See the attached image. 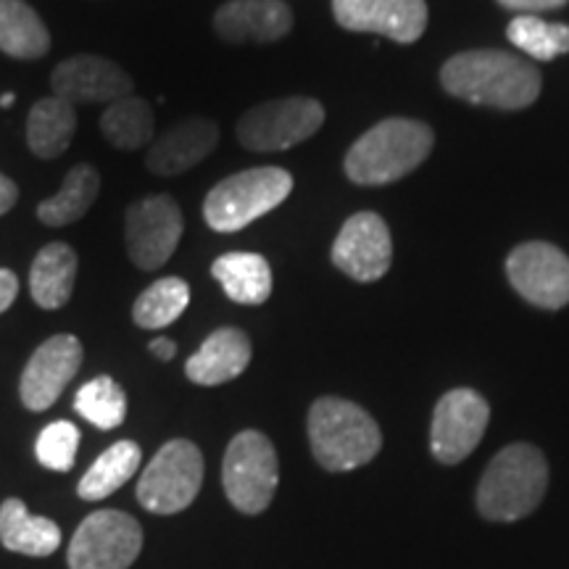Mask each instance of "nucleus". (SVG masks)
<instances>
[{
  "mask_svg": "<svg viewBox=\"0 0 569 569\" xmlns=\"http://www.w3.org/2000/svg\"><path fill=\"white\" fill-rule=\"evenodd\" d=\"M440 82L453 98L488 109H528L540 96V71L507 51H467L446 61Z\"/></svg>",
  "mask_w": 569,
  "mask_h": 569,
  "instance_id": "f257e3e1",
  "label": "nucleus"
},
{
  "mask_svg": "<svg viewBox=\"0 0 569 569\" xmlns=\"http://www.w3.org/2000/svg\"><path fill=\"white\" fill-rule=\"evenodd\" d=\"M549 490V461L530 443H511L490 459L478 486V511L490 522L532 515Z\"/></svg>",
  "mask_w": 569,
  "mask_h": 569,
  "instance_id": "f03ea898",
  "label": "nucleus"
},
{
  "mask_svg": "<svg viewBox=\"0 0 569 569\" xmlns=\"http://www.w3.org/2000/svg\"><path fill=\"white\" fill-rule=\"evenodd\" d=\"M309 443L327 472H351L380 453L382 432L359 403L325 396L309 409Z\"/></svg>",
  "mask_w": 569,
  "mask_h": 569,
  "instance_id": "7ed1b4c3",
  "label": "nucleus"
},
{
  "mask_svg": "<svg viewBox=\"0 0 569 569\" xmlns=\"http://www.w3.org/2000/svg\"><path fill=\"white\" fill-rule=\"evenodd\" d=\"M436 134L415 119H386L361 134L346 153V174L356 184H390L422 167Z\"/></svg>",
  "mask_w": 569,
  "mask_h": 569,
  "instance_id": "20e7f679",
  "label": "nucleus"
},
{
  "mask_svg": "<svg viewBox=\"0 0 569 569\" xmlns=\"http://www.w3.org/2000/svg\"><path fill=\"white\" fill-rule=\"evenodd\" d=\"M293 193V177L280 167H259L227 177L206 196L203 219L217 232H238L274 211Z\"/></svg>",
  "mask_w": 569,
  "mask_h": 569,
  "instance_id": "39448f33",
  "label": "nucleus"
},
{
  "mask_svg": "<svg viewBox=\"0 0 569 569\" xmlns=\"http://www.w3.org/2000/svg\"><path fill=\"white\" fill-rule=\"evenodd\" d=\"M280 461L264 432L243 430L230 440L222 461V486L230 503L243 515H261L277 493Z\"/></svg>",
  "mask_w": 569,
  "mask_h": 569,
  "instance_id": "423d86ee",
  "label": "nucleus"
},
{
  "mask_svg": "<svg viewBox=\"0 0 569 569\" xmlns=\"http://www.w3.org/2000/svg\"><path fill=\"white\" fill-rule=\"evenodd\" d=\"M203 486V453L177 438L159 448L138 482V501L153 515H177L196 501Z\"/></svg>",
  "mask_w": 569,
  "mask_h": 569,
  "instance_id": "0eeeda50",
  "label": "nucleus"
},
{
  "mask_svg": "<svg viewBox=\"0 0 569 569\" xmlns=\"http://www.w3.org/2000/svg\"><path fill=\"white\" fill-rule=\"evenodd\" d=\"M325 124V109L315 98H280L256 106L238 122L240 146L256 153L288 151L309 140Z\"/></svg>",
  "mask_w": 569,
  "mask_h": 569,
  "instance_id": "6e6552de",
  "label": "nucleus"
},
{
  "mask_svg": "<svg viewBox=\"0 0 569 569\" xmlns=\"http://www.w3.org/2000/svg\"><path fill=\"white\" fill-rule=\"evenodd\" d=\"M142 528L124 511L101 509L82 519L69 543V569H130L140 557Z\"/></svg>",
  "mask_w": 569,
  "mask_h": 569,
  "instance_id": "1a4fd4ad",
  "label": "nucleus"
},
{
  "mask_svg": "<svg viewBox=\"0 0 569 569\" xmlns=\"http://www.w3.org/2000/svg\"><path fill=\"white\" fill-rule=\"evenodd\" d=\"M184 219L180 206L169 196H151L134 201L124 217V240L132 264L153 272L172 259L180 246Z\"/></svg>",
  "mask_w": 569,
  "mask_h": 569,
  "instance_id": "9d476101",
  "label": "nucleus"
},
{
  "mask_svg": "<svg viewBox=\"0 0 569 569\" xmlns=\"http://www.w3.org/2000/svg\"><path fill=\"white\" fill-rule=\"evenodd\" d=\"M490 407L478 390L457 388L436 403L430 425V451L440 465H459L480 446Z\"/></svg>",
  "mask_w": 569,
  "mask_h": 569,
  "instance_id": "9b49d317",
  "label": "nucleus"
},
{
  "mask_svg": "<svg viewBox=\"0 0 569 569\" xmlns=\"http://www.w3.org/2000/svg\"><path fill=\"white\" fill-rule=\"evenodd\" d=\"M509 282L538 309H565L569 303V259L551 243H522L507 259Z\"/></svg>",
  "mask_w": 569,
  "mask_h": 569,
  "instance_id": "f8f14e48",
  "label": "nucleus"
},
{
  "mask_svg": "<svg viewBox=\"0 0 569 569\" xmlns=\"http://www.w3.org/2000/svg\"><path fill=\"white\" fill-rule=\"evenodd\" d=\"M393 240L388 224L372 211H359L343 224L332 243V264L356 282H375L388 274Z\"/></svg>",
  "mask_w": 569,
  "mask_h": 569,
  "instance_id": "ddd939ff",
  "label": "nucleus"
},
{
  "mask_svg": "<svg viewBox=\"0 0 569 569\" xmlns=\"http://www.w3.org/2000/svg\"><path fill=\"white\" fill-rule=\"evenodd\" d=\"M84 359L82 343L74 336H53L30 356L21 372L19 396L30 411L51 409L71 377L80 372Z\"/></svg>",
  "mask_w": 569,
  "mask_h": 569,
  "instance_id": "4468645a",
  "label": "nucleus"
},
{
  "mask_svg": "<svg viewBox=\"0 0 569 569\" xmlns=\"http://www.w3.org/2000/svg\"><path fill=\"white\" fill-rule=\"evenodd\" d=\"M332 13L348 32L382 34L403 46L427 30L425 0H332Z\"/></svg>",
  "mask_w": 569,
  "mask_h": 569,
  "instance_id": "2eb2a0df",
  "label": "nucleus"
},
{
  "mask_svg": "<svg viewBox=\"0 0 569 569\" xmlns=\"http://www.w3.org/2000/svg\"><path fill=\"white\" fill-rule=\"evenodd\" d=\"M51 88L56 98L77 103H113L132 96V77L103 56H71L53 69Z\"/></svg>",
  "mask_w": 569,
  "mask_h": 569,
  "instance_id": "dca6fc26",
  "label": "nucleus"
},
{
  "mask_svg": "<svg viewBox=\"0 0 569 569\" xmlns=\"http://www.w3.org/2000/svg\"><path fill=\"white\" fill-rule=\"evenodd\" d=\"M213 30L227 42H274L293 30V11L282 0H230L213 13Z\"/></svg>",
  "mask_w": 569,
  "mask_h": 569,
  "instance_id": "f3484780",
  "label": "nucleus"
},
{
  "mask_svg": "<svg viewBox=\"0 0 569 569\" xmlns=\"http://www.w3.org/2000/svg\"><path fill=\"white\" fill-rule=\"evenodd\" d=\"M217 142L219 127L211 119L190 117L153 142L146 156V167L159 177L182 174L211 156Z\"/></svg>",
  "mask_w": 569,
  "mask_h": 569,
  "instance_id": "a211bd4d",
  "label": "nucleus"
},
{
  "mask_svg": "<svg viewBox=\"0 0 569 569\" xmlns=\"http://www.w3.org/2000/svg\"><path fill=\"white\" fill-rule=\"evenodd\" d=\"M251 340L238 327H222L203 340V346L190 356L184 365V375L196 386H224L246 372L251 365Z\"/></svg>",
  "mask_w": 569,
  "mask_h": 569,
  "instance_id": "6ab92c4d",
  "label": "nucleus"
},
{
  "mask_svg": "<svg viewBox=\"0 0 569 569\" xmlns=\"http://www.w3.org/2000/svg\"><path fill=\"white\" fill-rule=\"evenodd\" d=\"M211 277L222 284L224 296L240 306H261L272 296V267L261 253L219 256L211 264Z\"/></svg>",
  "mask_w": 569,
  "mask_h": 569,
  "instance_id": "aec40b11",
  "label": "nucleus"
},
{
  "mask_svg": "<svg viewBox=\"0 0 569 569\" xmlns=\"http://www.w3.org/2000/svg\"><path fill=\"white\" fill-rule=\"evenodd\" d=\"M0 543L24 557H51L61 546V528L48 517H34L19 498H6L0 507Z\"/></svg>",
  "mask_w": 569,
  "mask_h": 569,
  "instance_id": "412c9836",
  "label": "nucleus"
},
{
  "mask_svg": "<svg viewBox=\"0 0 569 569\" xmlns=\"http://www.w3.org/2000/svg\"><path fill=\"white\" fill-rule=\"evenodd\" d=\"M77 253L67 243H48L34 256L30 269V293L40 309L56 311L69 303L77 280Z\"/></svg>",
  "mask_w": 569,
  "mask_h": 569,
  "instance_id": "4be33fe9",
  "label": "nucleus"
},
{
  "mask_svg": "<svg viewBox=\"0 0 569 569\" xmlns=\"http://www.w3.org/2000/svg\"><path fill=\"white\" fill-rule=\"evenodd\" d=\"M77 132V111L63 98H40L27 117V146L38 159H59Z\"/></svg>",
  "mask_w": 569,
  "mask_h": 569,
  "instance_id": "5701e85b",
  "label": "nucleus"
},
{
  "mask_svg": "<svg viewBox=\"0 0 569 569\" xmlns=\"http://www.w3.org/2000/svg\"><path fill=\"white\" fill-rule=\"evenodd\" d=\"M0 51L11 59H40L51 51V34L24 0H0Z\"/></svg>",
  "mask_w": 569,
  "mask_h": 569,
  "instance_id": "b1692460",
  "label": "nucleus"
},
{
  "mask_svg": "<svg viewBox=\"0 0 569 569\" xmlns=\"http://www.w3.org/2000/svg\"><path fill=\"white\" fill-rule=\"evenodd\" d=\"M101 193V174L90 163H77L63 177L61 190L51 198H46L38 206V219L48 227H69L80 222L90 206L96 203Z\"/></svg>",
  "mask_w": 569,
  "mask_h": 569,
  "instance_id": "393cba45",
  "label": "nucleus"
},
{
  "mask_svg": "<svg viewBox=\"0 0 569 569\" xmlns=\"http://www.w3.org/2000/svg\"><path fill=\"white\" fill-rule=\"evenodd\" d=\"M142 451L134 440H117L111 448L92 461V467L82 475L77 493L84 501H101L117 493L124 482L132 480V475L140 469Z\"/></svg>",
  "mask_w": 569,
  "mask_h": 569,
  "instance_id": "a878e982",
  "label": "nucleus"
},
{
  "mask_svg": "<svg viewBox=\"0 0 569 569\" xmlns=\"http://www.w3.org/2000/svg\"><path fill=\"white\" fill-rule=\"evenodd\" d=\"M101 132L119 151H138L153 140V111L142 98L127 96L106 106Z\"/></svg>",
  "mask_w": 569,
  "mask_h": 569,
  "instance_id": "bb28decb",
  "label": "nucleus"
},
{
  "mask_svg": "<svg viewBox=\"0 0 569 569\" xmlns=\"http://www.w3.org/2000/svg\"><path fill=\"white\" fill-rule=\"evenodd\" d=\"M188 303L190 284L180 277H163L138 296L132 306V319L142 330H163L184 315Z\"/></svg>",
  "mask_w": 569,
  "mask_h": 569,
  "instance_id": "cd10ccee",
  "label": "nucleus"
},
{
  "mask_svg": "<svg viewBox=\"0 0 569 569\" xmlns=\"http://www.w3.org/2000/svg\"><path fill=\"white\" fill-rule=\"evenodd\" d=\"M74 409L90 425L101 427V430H113L127 419V393L109 375L92 377L90 382H84L77 390Z\"/></svg>",
  "mask_w": 569,
  "mask_h": 569,
  "instance_id": "c85d7f7f",
  "label": "nucleus"
},
{
  "mask_svg": "<svg viewBox=\"0 0 569 569\" xmlns=\"http://www.w3.org/2000/svg\"><path fill=\"white\" fill-rule=\"evenodd\" d=\"M507 38L511 40V46H517L519 51L538 61H553L569 53V27L530 17V13L511 19Z\"/></svg>",
  "mask_w": 569,
  "mask_h": 569,
  "instance_id": "c756f323",
  "label": "nucleus"
},
{
  "mask_svg": "<svg viewBox=\"0 0 569 569\" xmlns=\"http://www.w3.org/2000/svg\"><path fill=\"white\" fill-rule=\"evenodd\" d=\"M77 448H80V430L71 422H53L40 432L38 446V461L42 467L53 469V472H69L74 467Z\"/></svg>",
  "mask_w": 569,
  "mask_h": 569,
  "instance_id": "7c9ffc66",
  "label": "nucleus"
},
{
  "mask_svg": "<svg viewBox=\"0 0 569 569\" xmlns=\"http://www.w3.org/2000/svg\"><path fill=\"white\" fill-rule=\"evenodd\" d=\"M498 3L503 6V9L509 11H517L519 17L522 13H538V11H553V9H561V6H567L569 0H498Z\"/></svg>",
  "mask_w": 569,
  "mask_h": 569,
  "instance_id": "2f4dec72",
  "label": "nucleus"
},
{
  "mask_svg": "<svg viewBox=\"0 0 569 569\" xmlns=\"http://www.w3.org/2000/svg\"><path fill=\"white\" fill-rule=\"evenodd\" d=\"M19 296V280L11 269H0V315L11 309V303Z\"/></svg>",
  "mask_w": 569,
  "mask_h": 569,
  "instance_id": "473e14b6",
  "label": "nucleus"
},
{
  "mask_svg": "<svg viewBox=\"0 0 569 569\" xmlns=\"http://www.w3.org/2000/svg\"><path fill=\"white\" fill-rule=\"evenodd\" d=\"M19 201V188L11 177L0 174V217L13 209V203Z\"/></svg>",
  "mask_w": 569,
  "mask_h": 569,
  "instance_id": "72a5a7b5",
  "label": "nucleus"
},
{
  "mask_svg": "<svg viewBox=\"0 0 569 569\" xmlns=\"http://www.w3.org/2000/svg\"><path fill=\"white\" fill-rule=\"evenodd\" d=\"M151 353L156 356V359H161V361H172L174 353H177L174 340H169V338L151 340Z\"/></svg>",
  "mask_w": 569,
  "mask_h": 569,
  "instance_id": "f704fd0d",
  "label": "nucleus"
},
{
  "mask_svg": "<svg viewBox=\"0 0 569 569\" xmlns=\"http://www.w3.org/2000/svg\"><path fill=\"white\" fill-rule=\"evenodd\" d=\"M13 106V92H3V96H0V109H11Z\"/></svg>",
  "mask_w": 569,
  "mask_h": 569,
  "instance_id": "c9c22d12",
  "label": "nucleus"
}]
</instances>
